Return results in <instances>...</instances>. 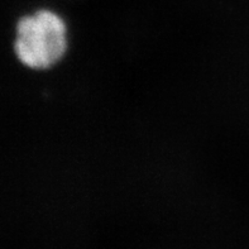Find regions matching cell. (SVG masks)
I'll list each match as a JSON object with an SVG mask.
<instances>
[{"instance_id":"obj_1","label":"cell","mask_w":249,"mask_h":249,"mask_svg":"<svg viewBox=\"0 0 249 249\" xmlns=\"http://www.w3.org/2000/svg\"><path fill=\"white\" fill-rule=\"evenodd\" d=\"M69 47L65 19L54 10L39 9L19 19L14 51L19 62L36 71L56 66Z\"/></svg>"}]
</instances>
